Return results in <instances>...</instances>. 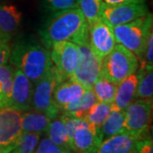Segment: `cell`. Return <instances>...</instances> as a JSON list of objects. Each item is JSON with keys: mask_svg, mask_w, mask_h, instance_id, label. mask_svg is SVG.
Instances as JSON below:
<instances>
[{"mask_svg": "<svg viewBox=\"0 0 153 153\" xmlns=\"http://www.w3.org/2000/svg\"><path fill=\"white\" fill-rule=\"evenodd\" d=\"M42 44L47 49L59 42H71L76 45L88 44V27L81 10L71 9L53 13L39 31Z\"/></svg>", "mask_w": 153, "mask_h": 153, "instance_id": "obj_1", "label": "cell"}, {"mask_svg": "<svg viewBox=\"0 0 153 153\" xmlns=\"http://www.w3.org/2000/svg\"><path fill=\"white\" fill-rule=\"evenodd\" d=\"M9 60L33 84L53 66L49 49L32 38L18 40L11 49Z\"/></svg>", "mask_w": 153, "mask_h": 153, "instance_id": "obj_2", "label": "cell"}, {"mask_svg": "<svg viewBox=\"0 0 153 153\" xmlns=\"http://www.w3.org/2000/svg\"><path fill=\"white\" fill-rule=\"evenodd\" d=\"M117 43L130 50L140 60L146 45L148 37L152 33V16L148 13L131 22L112 27Z\"/></svg>", "mask_w": 153, "mask_h": 153, "instance_id": "obj_3", "label": "cell"}, {"mask_svg": "<svg viewBox=\"0 0 153 153\" xmlns=\"http://www.w3.org/2000/svg\"><path fill=\"white\" fill-rule=\"evenodd\" d=\"M138 68L139 60L135 55L118 44L101 60L100 75L119 84L128 76L135 73Z\"/></svg>", "mask_w": 153, "mask_h": 153, "instance_id": "obj_4", "label": "cell"}, {"mask_svg": "<svg viewBox=\"0 0 153 153\" xmlns=\"http://www.w3.org/2000/svg\"><path fill=\"white\" fill-rule=\"evenodd\" d=\"M152 116V99L134 100L125 109L123 132L139 140L150 137L149 130Z\"/></svg>", "mask_w": 153, "mask_h": 153, "instance_id": "obj_5", "label": "cell"}, {"mask_svg": "<svg viewBox=\"0 0 153 153\" xmlns=\"http://www.w3.org/2000/svg\"><path fill=\"white\" fill-rule=\"evenodd\" d=\"M57 79L54 67H52L33 84L32 107L35 111L45 114L52 120L61 114L60 109L53 101V92Z\"/></svg>", "mask_w": 153, "mask_h": 153, "instance_id": "obj_6", "label": "cell"}, {"mask_svg": "<svg viewBox=\"0 0 153 153\" xmlns=\"http://www.w3.org/2000/svg\"><path fill=\"white\" fill-rule=\"evenodd\" d=\"M49 51L57 83L70 79L78 64L77 45L71 42H59L52 44Z\"/></svg>", "mask_w": 153, "mask_h": 153, "instance_id": "obj_7", "label": "cell"}, {"mask_svg": "<svg viewBox=\"0 0 153 153\" xmlns=\"http://www.w3.org/2000/svg\"><path fill=\"white\" fill-rule=\"evenodd\" d=\"M148 13L146 3L108 4L102 2L101 4V19L111 27L133 22Z\"/></svg>", "mask_w": 153, "mask_h": 153, "instance_id": "obj_8", "label": "cell"}, {"mask_svg": "<svg viewBox=\"0 0 153 153\" xmlns=\"http://www.w3.org/2000/svg\"><path fill=\"white\" fill-rule=\"evenodd\" d=\"M77 48L79 60L71 79L78 82L88 88H92L93 84L100 75L101 61L94 55L88 44L77 45Z\"/></svg>", "mask_w": 153, "mask_h": 153, "instance_id": "obj_9", "label": "cell"}, {"mask_svg": "<svg viewBox=\"0 0 153 153\" xmlns=\"http://www.w3.org/2000/svg\"><path fill=\"white\" fill-rule=\"evenodd\" d=\"M116 44L112 27L102 19L88 27V45L100 61L111 52Z\"/></svg>", "mask_w": 153, "mask_h": 153, "instance_id": "obj_10", "label": "cell"}, {"mask_svg": "<svg viewBox=\"0 0 153 153\" xmlns=\"http://www.w3.org/2000/svg\"><path fill=\"white\" fill-rule=\"evenodd\" d=\"M22 113L10 106L0 107V148H14L22 134Z\"/></svg>", "mask_w": 153, "mask_h": 153, "instance_id": "obj_11", "label": "cell"}, {"mask_svg": "<svg viewBox=\"0 0 153 153\" xmlns=\"http://www.w3.org/2000/svg\"><path fill=\"white\" fill-rule=\"evenodd\" d=\"M33 83L22 71L15 69L10 105L12 108L26 111L32 107Z\"/></svg>", "mask_w": 153, "mask_h": 153, "instance_id": "obj_12", "label": "cell"}, {"mask_svg": "<svg viewBox=\"0 0 153 153\" xmlns=\"http://www.w3.org/2000/svg\"><path fill=\"white\" fill-rule=\"evenodd\" d=\"M102 141L100 128L87 121L76 128L71 138L74 153H93Z\"/></svg>", "mask_w": 153, "mask_h": 153, "instance_id": "obj_13", "label": "cell"}, {"mask_svg": "<svg viewBox=\"0 0 153 153\" xmlns=\"http://www.w3.org/2000/svg\"><path fill=\"white\" fill-rule=\"evenodd\" d=\"M138 140L130 134L121 132L103 140L93 153H135Z\"/></svg>", "mask_w": 153, "mask_h": 153, "instance_id": "obj_14", "label": "cell"}, {"mask_svg": "<svg viewBox=\"0 0 153 153\" xmlns=\"http://www.w3.org/2000/svg\"><path fill=\"white\" fill-rule=\"evenodd\" d=\"M88 88L73 79H68L55 85L53 92V101L61 109L73 103L82 96Z\"/></svg>", "mask_w": 153, "mask_h": 153, "instance_id": "obj_15", "label": "cell"}, {"mask_svg": "<svg viewBox=\"0 0 153 153\" xmlns=\"http://www.w3.org/2000/svg\"><path fill=\"white\" fill-rule=\"evenodd\" d=\"M22 19V11L16 5H0V39L9 42L12 35L18 30Z\"/></svg>", "mask_w": 153, "mask_h": 153, "instance_id": "obj_16", "label": "cell"}, {"mask_svg": "<svg viewBox=\"0 0 153 153\" xmlns=\"http://www.w3.org/2000/svg\"><path fill=\"white\" fill-rule=\"evenodd\" d=\"M138 76L134 73L117 84L115 98L112 102V107L116 109L125 111L128 105L135 100Z\"/></svg>", "mask_w": 153, "mask_h": 153, "instance_id": "obj_17", "label": "cell"}, {"mask_svg": "<svg viewBox=\"0 0 153 153\" xmlns=\"http://www.w3.org/2000/svg\"><path fill=\"white\" fill-rule=\"evenodd\" d=\"M51 119L46 115L38 111H27L22 113V133H34L42 135L46 134L49 129Z\"/></svg>", "mask_w": 153, "mask_h": 153, "instance_id": "obj_18", "label": "cell"}, {"mask_svg": "<svg viewBox=\"0 0 153 153\" xmlns=\"http://www.w3.org/2000/svg\"><path fill=\"white\" fill-rule=\"evenodd\" d=\"M96 102L97 100L94 95L93 89L88 88L77 100L62 108L61 113L79 117V118H84L88 110Z\"/></svg>", "mask_w": 153, "mask_h": 153, "instance_id": "obj_19", "label": "cell"}, {"mask_svg": "<svg viewBox=\"0 0 153 153\" xmlns=\"http://www.w3.org/2000/svg\"><path fill=\"white\" fill-rule=\"evenodd\" d=\"M47 134L49 140L53 143H55L56 146L74 153L71 146L70 137L67 134L66 127L60 115L51 120Z\"/></svg>", "mask_w": 153, "mask_h": 153, "instance_id": "obj_20", "label": "cell"}, {"mask_svg": "<svg viewBox=\"0 0 153 153\" xmlns=\"http://www.w3.org/2000/svg\"><path fill=\"white\" fill-rule=\"evenodd\" d=\"M125 121V111L116 109L111 106V111L103 124L100 128L102 140L123 132Z\"/></svg>", "mask_w": 153, "mask_h": 153, "instance_id": "obj_21", "label": "cell"}, {"mask_svg": "<svg viewBox=\"0 0 153 153\" xmlns=\"http://www.w3.org/2000/svg\"><path fill=\"white\" fill-rule=\"evenodd\" d=\"M138 76L135 100L152 99L153 66H140L136 71Z\"/></svg>", "mask_w": 153, "mask_h": 153, "instance_id": "obj_22", "label": "cell"}, {"mask_svg": "<svg viewBox=\"0 0 153 153\" xmlns=\"http://www.w3.org/2000/svg\"><path fill=\"white\" fill-rule=\"evenodd\" d=\"M14 72L15 68L12 65L0 66V107L10 105Z\"/></svg>", "mask_w": 153, "mask_h": 153, "instance_id": "obj_23", "label": "cell"}, {"mask_svg": "<svg viewBox=\"0 0 153 153\" xmlns=\"http://www.w3.org/2000/svg\"><path fill=\"white\" fill-rule=\"evenodd\" d=\"M117 84H116L106 77L100 75L98 79L93 84V89L97 101L112 103L115 98Z\"/></svg>", "mask_w": 153, "mask_h": 153, "instance_id": "obj_24", "label": "cell"}, {"mask_svg": "<svg viewBox=\"0 0 153 153\" xmlns=\"http://www.w3.org/2000/svg\"><path fill=\"white\" fill-rule=\"evenodd\" d=\"M111 104L112 103L97 101L88 110L86 116L84 117V119L88 123L100 128L111 111Z\"/></svg>", "mask_w": 153, "mask_h": 153, "instance_id": "obj_25", "label": "cell"}, {"mask_svg": "<svg viewBox=\"0 0 153 153\" xmlns=\"http://www.w3.org/2000/svg\"><path fill=\"white\" fill-rule=\"evenodd\" d=\"M102 0H78V9L81 10L88 27L101 19Z\"/></svg>", "mask_w": 153, "mask_h": 153, "instance_id": "obj_26", "label": "cell"}, {"mask_svg": "<svg viewBox=\"0 0 153 153\" xmlns=\"http://www.w3.org/2000/svg\"><path fill=\"white\" fill-rule=\"evenodd\" d=\"M40 140V135L34 133H22L10 153H33Z\"/></svg>", "mask_w": 153, "mask_h": 153, "instance_id": "obj_27", "label": "cell"}, {"mask_svg": "<svg viewBox=\"0 0 153 153\" xmlns=\"http://www.w3.org/2000/svg\"><path fill=\"white\" fill-rule=\"evenodd\" d=\"M43 7L46 11L55 13L78 8V0H43Z\"/></svg>", "mask_w": 153, "mask_h": 153, "instance_id": "obj_28", "label": "cell"}, {"mask_svg": "<svg viewBox=\"0 0 153 153\" xmlns=\"http://www.w3.org/2000/svg\"><path fill=\"white\" fill-rule=\"evenodd\" d=\"M38 147L36 149L34 153H73L67 151L66 149L60 147L56 146L55 143H53L49 138L43 139L39 144L37 146Z\"/></svg>", "mask_w": 153, "mask_h": 153, "instance_id": "obj_29", "label": "cell"}, {"mask_svg": "<svg viewBox=\"0 0 153 153\" xmlns=\"http://www.w3.org/2000/svg\"><path fill=\"white\" fill-rule=\"evenodd\" d=\"M153 33H152L148 37L145 51L143 53L142 57L139 60L140 66H153Z\"/></svg>", "mask_w": 153, "mask_h": 153, "instance_id": "obj_30", "label": "cell"}, {"mask_svg": "<svg viewBox=\"0 0 153 153\" xmlns=\"http://www.w3.org/2000/svg\"><path fill=\"white\" fill-rule=\"evenodd\" d=\"M135 153H153V141L151 137L138 140Z\"/></svg>", "mask_w": 153, "mask_h": 153, "instance_id": "obj_31", "label": "cell"}, {"mask_svg": "<svg viewBox=\"0 0 153 153\" xmlns=\"http://www.w3.org/2000/svg\"><path fill=\"white\" fill-rule=\"evenodd\" d=\"M11 49L9 42L0 39V66L5 65L10 60Z\"/></svg>", "mask_w": 153, "mask_h": 153, "instance_id": "obj_32", "label": "cell"}, {"mask_svg": "<svg viewBox=\"0 0 153 153\" xmlns=\"http://www.w3.org/2000/svg\"><path fill=\"white\" fill-rule=\"evenodd\" d=\"M146 0H102L108 4H140L146 3Z\"/></svg>", "mask_w": 153, "mask_h": 153, "instance_id": "obj_33", "label": "cell"}, {"mask_svg": "<svg viewBox=\"0 0 153 153\" xmlns=\"http://www.w3.org/2000/svg\"><path fill=\"white\" fill-rule=\"evenodd\" d=\"M13 149L12 148H0V153H10Z\"/></svg>", "mask_w": 153, "mask_h": 153, "instance_id": "obj_34", "label": "cell"}]
</instances>
